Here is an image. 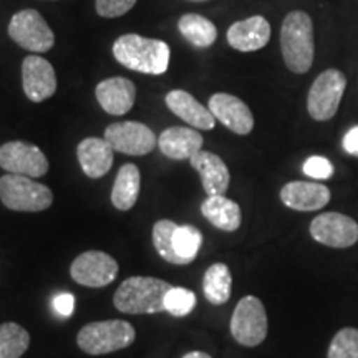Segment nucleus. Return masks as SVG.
Segmentation results:
<instances>
[{
	"instance_id": "1",
	"label": "nucleus",
	"mask_w": 358,
	"mask_h": 358,
	"mask_svg": "<svg viewBox=\"0 0 358 358\" xmlns=\"http://www.w3.org/2000/svg\"><path fill=\"white\" fill-rule=\"evenodd\" d=\"M113 55L127 69L146 75H163L169 66L168 43L136 34L122 35L113 43Z\"/></svg>"
},
{
	"instance_id": "2",
	"label": "nucleus",
	"mask_w": 358,
	"mask_h": 358,
	"mask_svg": "<svg viewBox=\"0 0 358 358\" xmlns=\"http://www.w3.org/2000/svg\"><path fill=\"white\" fill-rule=\"evenodd\" d=\"M280 47L285 65L294 73H307L315 55L313 24L307 12L294 10L285 17L280 29Z\"/></svg>"
},
{
	"instance_id": "3",
	"label": "nucleus",
	"mask_w": 358,
	"mask_h": 358,
	"mask_svg": "<svg viewBox=\"0 0 358 358\" xmlns=\"http://www.w3.org/2000/svg\"><path fill=\"white\" fill-rule=\"evenodd\" d=\"M171 287V284L156 277H129L116 289L113 303L120 312L131 315L166 312L164 299Z\"/></svg>"
},
{
	"instance_id": "4",
	"label": "nucleus",
	"mask_w": 358,
	"mask_h": 358,
	"mask_svg": "<svg viewBox=\"0 0 358 358\" xmlns=\"http://www.w3.org/2000/svg\"><path fill=\"white\" fill-rule=\"evenodd\" d=\"M153 244L166 262L187 266L198 257L203 232L194 226H178L169 219H161L153 226Z\"/></svg>"
},
{
	"instance_id": "5",
	"label": "nucleus",
	"mask_w": 358,
	"mask_h": 358,
	"mask_svg": "<svg viewBox=\"0 0 358 358\" xmlns=\"http://www.w3.org/2000/svg\"><path fill=\"white\" fill-rule=\"evenodd\" d=\"M134 338V327L127 320H103L82 327L77 335V343L88 355H106L128 348Z\"/></svg>"
},
{
	"instance_id": "6",
	"label": "nucleus",
	"mask_w": 358,
	"mask_h": 358,
	"mask_svg": "<svg viewBox=\"0 0 358 358\" xmlns=\"http://www.w3.org/2000/svg\"><path fill=\"white\" fill-rule=\"evenodd\" d=\"M0 201L12 211L40 213L50 208L53 194L34 178L7 173L0 178Z\"/></svg>"
},
{
	"instance_id": "7",
	"label": "nucleus",
	"mask_w": 358,
	"mask_h": 358,
	"mask_svg": "<svg viewBox=\"0 0 358 358\" xmlns=\"http://www.w3.org/2000/svg\"><path fill=\"white\" fill-rule=\"evenodd\" d=\"M347 78L340 70L330 69L313 80L307 96L308 115L315 122H329L337 115L340 101L345 93Z\"/></svg>"
},
{
	"instance_id": "8",
	"label": "nucleus",
	"mask_w": 358,
	"mask_h": 358,
	"mask_svg": "<svg viewBox=\"0 0 358 358\" xmlns=\"http://www.w3.org/2000/svg\"><path fill=\"white\" fill-rule=\"evenodd\" d=\"M267 313L261 299L245 295L237 303L231 319V334L239 345L257 347L267 337Z\"/></svg>"
},
{
	"instance_id": "9",
	"label": "nucleus",
	"mask_w": 358,
	"mask_h": 358,
	"mask_svg": "<svg viewBox=\"0 0 358 358\" xmlns=\"http://www.w3.org/2000/svg\"><path fill=\"white\" fill-rule=\"evenodd\" d=\"M8 35L25 50L43 53L55 45V35L40 12L34 8L17 12L8 24Z\"/></svg>"
},
{
	"instance_id": "10",
	"label": "nucleus",
	"mask_w": 358,
	"mask_h": 358,
	"mask_svg": "<svg viewBox=\"0 0 358 358\" xmlns=\"http://www.w3.org/2000/svg\"><path fill=\"white\" fill-rule=\"evenodd\" d=\"M0 168L10 174L42 178L48 173V159L32 143L8 141L0 146Z\"/></svg>"
},
{
	"instance_id": "11",
	"label": "nucleus",
	"mask_w": 358,
	"mask_h": 358,
	"mask_svg": "<svg viewBox=\"0 0 358 358\" xmlns=\"http://www.w3.org/2000/svg\"><path fill=\"white\" fill-rule=\"evenodd\" d=\"M70 275L85 287H105L118 275V262L101 250H87L71 262Z\"/></svg>"
},
{
	"instance_id": "12",
	"label": "nucleus",
	"mask_w": 358,
	"mask_h": 358,
	"mask_svg": "<svg viewBox=\"0 0 358 358\" xmlns=\"http://www.w3.org/2000/svg\"><path fill=\"white\" fill-rule=\"evenodd\" d=\"M105 140L113 151L129 156H145L158 145L155 131L138 122L113 123L105 129Z\"/></svg>"
},
{
	"instance_id": "13",
	"label": "nucleus",
	"mask_w": 358,
	"mask_h": 358,
	"mask_svg": "<svg viewBox=\"0 0 358 358\" xmlns=\"http://www.w3.org/2000/svg\"><path fill=\"white\" fill-rule=\"evenodd\" d=\"M310 236L329 248L345 249L358 241V222L342 213H324L310 222Z\"/></svg>"
},
{
	"instance_id": "14",
	"label": "nucleus",
	"mask_w": 358,
	"mask_h": 358,
	"mask_svg": "<svg viewBox=\"0 0 358 358\" xmlns=\"http://www.w3.org/2000/svg\"><path fill=\"white\" fill-rule=\"evenodd\" d=\"M22 85L27 98L34 103L48 100L57 92V75L52 64L38 55L25 57L22 64Z\"/></svg>"
},
{
	"instance_id": "15",
	"label": "nucleus",
	"mask_w": 358,
	"mask_h": 358,
	"mask_svg": "<svg viewBox=\"0 0 358 358\" xmlns=\"http://www.w3.org/2000/svg\"><path fill=\"white\" fill-rule=\"evenodd\" d=\"M208 108L214 118L236 134H249L254 128L252 111L245 103L229 93H216L209 98Z\"/></svg>"
},
{
	"instance_id": "16",
	"label": "nucleus",
	"mask_w": 358,
	"mask_h": 358,
	"mask_svg": "<svg viewBox=\"0 0 358 358\" xmlns=\"http://www.w3.org/2000/svg\"><path fill=\"white\" fill-rule=\"evenodd\" d=\"M330 189L320 182L292 181L280 189V201L294 211H319L329 204Z\"/></svg>"
},
{
	"instance_id": "17",
	"label": "nucleus",
	"mask_w": 358,
	"mask_h": 358,
	"mask_svg": "<svg viewBox=\"0 0 358 358\" xmlns=\"http://www.w3.org/2000/svg\"><path fill=\"white\" fill-rule=\"evenodd\" d=\"M271 40V25L262 15L249 17L232 24L227 30V42L237 52H256Z\"/></svg>"
},
{
	"instance_id": "18",
	"label": "nucleus",
	"mask_w": 358,
	"mask_h": 358,
	"mask_svg": "<svg viewBox=\"0 0 358 358\" xmlns=\"http://www.w3.org/2000/svg\"><path fill=\"white\" fill-rule=\"evenodd\" d=\"M95 95L106 113L122 116L133 108L136 100V87L131 80L123 77L106 78L96 85Z\"/></svg>"
},
{
	"instance_id": "19",
	"label": "nucleus",
	"mask_w": 358,
	"mask_h": 358,
	"mask_svg": "<svg viewBox=\"0 0 358 358\" xmlns=\"http://www.w3.org/2000/svg\"><path fill=\"white\" fill-rule=\"evenodd\" d=\"M191 166L199 173L203 189L208 196H224L229 189L231 174L226 163L211 151L201 150L189 159Z\"/></svg>"
},
{
	"instance_id": "20",
	"label": "nucleus",
	"mask_w": 358,
	"mask_h": 358,
	"mask_svg": "<svg viewBox=\"0 0 358 358\" xmlns=\"http://www.w3.org/2000/svg\"><path fill=\"white\" fill-rule=\"evenodd\" d=\"M203 134L196 131V128L173 127L164 129L158 138L161 153L176 161L191 159L192 156L203 150Z\"/></svg>"
},
{
	"instance_id": "21",
	"label": "nucleus",
	"mask_w": 358,
	"mask_h": 358,
	"mask_svg": "<svg viewBox=\"0 0 358 358\" xmlns=\"http://www.w3.org/2000/svg\"><path fill=\"white\" fill-rule=\"evenodd\" d=\"M166 105L174 115L185 120L192 128L208 131V129L216 127V118H214L211 110L201 105L194 96L189 95L185 90H173V92H169L166 95Z\"/></svg>"
},
{
	"instance_id": "22",
	"label": "nucleus",
	"mask_w": 358,
	"mask_h": 358,
	"mask_svg": "<svg viewBox=\"0 0 358 358\" xmlns=\"http://www.w3.org/2000/svg\"><path fill=\"white\" fill-rule=\"evenodd\" d=\"M78 163L88 178L105 176L113 166V148L105 138H85L77 148Z\"/></svg>"
},
{
	"instance_id": "23",
	"label": "nucleus",
	"mask_w": 358,
	"mask_h": 358,
	"mask_svg": "<svg viewBox=\"0 0 358 358\" xmlns=\"http://www.w3.org/2000/svg\"><path fill=\"white\" fill-rule=\"evenodd\" d=\"M201 213L217 229L234 232L243 222V213L239 204L226 196H208L201 204Z\"/></svg>"
},
{
	"instance_id": "24",
	"label": "nucleus",
	"mask_w": 358,
	"mask_h": 358,
	"mask_svg": "<svg viewBox=\"0 0 358 358\" xmlns=\"http://www.w3.org/2000/svg\"><path fill=\"white\" fill-rule=\"evenodd\" d=\"M140 187L141 174L136 164H123L116 174L113 189H111V203L118 211H129L136 204Z\"/></svg>"
},
{
	"instance_id": "25",
	"label": "nucleus",
	"mask_w": 358,
	"mask_h": 358,
	"mask_svg": "<svg viewBox=\"0 0 358 358\" xmlns=\"http://www.w3.org/2000/svg\"><path fill=\"white\" fill-rule=\"evenodd\" d=\"M203 290L204 297L213 306H222L229 301L232 292V275L229 267L222 262L213 264L204 274Z\"/></svg>"
},
{
	"instance_id": "26",
	"label": "nucleus",
	"mask_w": 358,
	"mask_h": 358,
	"mask_svg": "<svg viewBox=\"0 0 358 358\" xmlns=\"http://www.w3.org/2000/svg\"><path fill=\"white\" fill-rule=\"evenodd\" d=\"M178 25L182 37L198 48L211 47L217 38L216 25L198 13H186L179 19Z\"/></svg>"
},
{
	"instance_id": "27",
	"label": "nucleus",
	"mask_w": 358,
	"mask_h": 358,
	"mask_svg": "<svg viewBox=\"0 0 358 358\" xmlns=\"http://www.w3.org/2000/svg\"><path fill=\"white\" fill-rule=\"evenodd\" d=\"M30 345V335L15 322L0 325V358H20Z\"/></svg>"
},
{
	"instance_id": "28",
	"label": "nucleus",
	"mask_w": 358,
	"mask_h": 358,
	"mask_svg": "<svg viewBox=\"0 0 358 358\" xmlns=\"http://www.w3.org/2000/svg\"><path fill=\"white\" fill-rule=\"evenodd\" d=\"M327 358H358V329L338 330L330 342Z\"/></svg>"
},
{
	"instance_id": "29",
	"label": "nucleus",
	"mask_w": 358,
	"mask_h": 358,
	"mask_svg": "<svg viewBox=\"0 0 358 358\" xmlns=\"http://www.w3.org/2000/svg\"><path fill=\"white\" fill-rule=\"evenodd\" d=\"M196 302H198V299L192 290L185 287H171L166 294V299H164V307H166L169 315L186 317L194 310Z\"/></svg>"
},
{
	"instance_id": "30",
	"label": "nucleus",
	"mask_w": 358,
	"mask_h": 358,
	"mask_svg": "<svg viewBox=\"0 0 358 358\" xmlns=\"http://www.w3.org/2000/svg\"><path fill=\"white\" fill-rule=\"evenodd\" d=\"M302 171L306 176L317 179V181H325L334 176V164L325 156H310L302 164Z\"/></svg>"
},
{
	"instance_id": "31",
	"label": "nucleus",
	"mask_w": 358,
	"mask_h": 358,
	"mask_svg": "<svg viewBox=\"0 0 358 358\" xmlns=\"http://www.w3.org/2000/svg\"><path fill=\"white\" fill-rule=\"evenodd\" d=\"M136 0H96V13L105 19H116L131 10Z\"/></svg>"
},
{
	"instance_id": "32",
	"label": "nucleus",
	"mask_w": 358,
	"mask_h": 358,
	"mask_svg": "<svg viewBox=\"0 0 358 358\" xmlns=\"http://www.w3.org/2000/svg\"><path fill=\"white\" fill-rule=\"evenodd\" d=\"M53 310H55L60 317H71V313L75 310V295L70 292H60L53 295L52 299Z\"/></svg>"
},
{
	"instance_id": "33",
	"label": "nucleus",
	"mask_w": 358,
	"mask_h": 358,
	"mask_svg": "<svg viewBox=\"0 0 358 358\" xmlns=\"http://www.w3.org/2000/svg\"><path fill=\"white\" fill-rule=\"evenodd\" d=\"M342 146H343V151H345L347 155L358 158V124L352 127L345 134H343Z\"/></svg>"
},
{
	"instance_id": "34",
	"label": "nucleus",
	"mask_w": 358,
	"mask_h": 358,
	"mask_svg": "<svg viewBox=\"0 0 358 358\" xmlns=\"http://www.w3.org/2000/svg\"><path fill=\"white\" fill-rule=\"evenodd\" d=\"M182 358H211V355H208V353L204 352H189Z\"/></svg>"
},
{
	"instance_id": "35",
	"label": "nucleus",
	"mask_w": 358,
	"mask_h": 358,
	"mask_svg": "<svg viewBox=\"0 0 358 358\" xmlns=\"http://www.w3.org/2000/svg\"><path fill=\"white\" fill-rule=\"evenodd\" d=\"M196 2H201V0H196Z\"/></svg>"
}]
</instances>
